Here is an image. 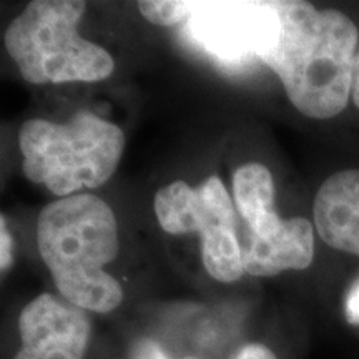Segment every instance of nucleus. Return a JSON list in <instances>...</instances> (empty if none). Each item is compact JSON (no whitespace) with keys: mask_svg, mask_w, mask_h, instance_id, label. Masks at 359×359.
<instances>
[{"mask_svg":"<svg viewBox=\"0 0 359 359\" xmlns=\"http://www.w3.org/2000/svg\"><path fill=\"white\" fill-rule=\"evenodd\" d=\"M235 359H278V358L271 349L263 346V344L251 343V344H246L245 348H241L235 356Z\"/></svg>","mask_w":359,"mask_h":359,"instance_id":"14","label":"nucleus"},{"mask_svg":"<svg viewBox=\"0 0 359 359\" xmlns=\"http://www.w3.org/2000/svg\"><path fill=\"white\" fill-rule=\"evenodd\" d=\"M83 2L35 0L7 27L6 47L29 83L100 82L115 70L114 58L100 45L77 32Z\"/></svg>","mask_w":359,"mask_h":359,"instance_id":"4","label":"nucleus"},{"mask_svg":"<svg viewBox=\"0 0 359 359\" xmlns=\"http://www.w3.org/2000/svg\"><path fill=\"white\" fill-rule=\"evenodd\" d=\"M154 208L160 226L170 235L200 231L201 257L206 273L222 283H233L245 275L238 240L235 203L218 177L206 178L191 188L178 182L160 188Z\"/></svg>","mask_w":359,"mask_h":359,"instance_id":"5","label":"nucleus"},{"mask_svg":"<svg viewBox=\"0 0 359 359\" xmlns=\"http://www.w3.org/2000/svg\"><path fill=\"white\" fill-rule=\"evenodd\" d=\"M19 148L25 177L65 198L109 182L123 155L125 133L98 115L79 111L65 123L25 122Z\"/></svg>","mask_w":359,"mask_h":359,"instance_id":"3","label":"nucleus"},{"mask_svg":"<svg viewBox=\"0 0 359 359\" xmlns=\"http://www.w3.org/2000/svg\"><path fill=\"white\" fill-rule=\"evenodd\" d=\"M346 311H348L349 321L359 323V281L353 286L351 293H349V296H348Z\"/></svg>","mask_w":359,"mask_h":359,"instance_id":"15","label":"nucleus"},{"mask_svg":"<svg viewBox=\"0 0 359 359\" xmlns=\"http://www.w3.org/2000/svg\"><path fill=\"white\" fill-rule=\"evenodd\" d=\"M233 200L243 226L238 230L268 241L285 230L288 219L275 210V182L262 163H246L233 175Z\"/></svg>","mask_w":359,"mask_h":359,"instance_id":"10","label":"nucleus"},{"mask_svg":"<svg viewBox=\"0 0 359 359\" xmlns=\"http://www.w3.org/2000/svg\"><path fill=\"white\" fill-rule=\"evenodd\" d=\"M187 30L213 57L243 64L271 52L281 22L276 2H198Z\"/></svg>","mask_w":359,"mask_h":359,"instance_id":"6","label":"nucleus"},{"mask_svg":"<svg viewBox=\"0 0 359 359\" xmlns=\"http://www.w3.org/2000/svg\"><path fill=\"white\" fill-rule=\"evenodd\" d=\"M351 100L354 105L359 109V48L356 53V60H354V70H353V85H351Z\"/></svg>","mask_w":359,"mask_h":359,"instance_id":"16","label":"nucleus"},{"mask_svg":"<svg viewBox=\"0 0 359 359\" xmlns=\"http://www.w3.org/2000/svg\"><path fill=\"white\" fill-rule=\"evenodd\" d=\"M280 39L262 58L280 77L294 109L309 118L339 115L351 100L358 29L336 8L299 0L276 2Z\"/></svg>","mask_w":359,"mask_h":359,"instance_id":"1","label":"nucleus"},{"mask_svg":"<svg viewBox=\"0 0 359 359\" xmlns=\"http://www.w3.org/2000/svg\"><path fill=\"white\" fill-rule=\"evenodd\" d=\"M313 217L327 246L359 257V170H341L325 180L314 196Z\"/></svg>","mask_w":359,"mask_h":359,"instance_id":"8","label":"nucleus"},{"mask_svg":"<svg viewBox=\"0 0 359 359\" xmlns=\"http://www.w3.org/2000/svg\"><path fill=\"white\" fill-rule=\"evenodd\" d=\"M245 273L276 276L288 269H306L314 258V230L309 219L294 217L280 235L263 241L238 230Z\"/></svg>","mask_w":359,"mask_h":359,"instance_id":"9","label":"nucleus"},{"mask_svg":"<svg viewBox=\"0 0 359 359\" xmlns=\"http://www.w3.org/2000/svg\"><path fill=\"white\" fill-rule=\"evenodd\" d=\"M198 2H160V0H143L138 11L148 22L156 25H177L187 22L196 11Z\"/></svg>","mask_w":359,"mask_h":359,"instance_id":"11","label":"nucleus"},{"mask_svg":"<svg viewBox=\"0 0 359 359\" xmlns=\"http://www.w3.org/2000/svg\"><path fill=\"white\" fill-rule=\"evenodd\" d=\"M37 245L67 302L110 313L123 302L122 286L105 271L118 257V224L105 201L77 193L47 205L37 222Z\"/></svg>","mask_w":359,"mask_h":359,"instance_id":"2","label":"nucleus"},{"mask_svg":"<svg viewBox=\"0 0 359 359\" xmlns=\"http://www.w3.org/2000/svg\"><path fill=\"white\" fill-rule=\"evenodd\" d=\"M12 263V238L7 230L6 217L0 218V266L2 271L11 266Z\"/></svg>","mask_w":359,"mask_h":359,"instance_id":"13","label":"nucleus"},{"mask_svg":"<svg viewBox=\"0 0 359 359\" xmlns=\"http://www.w3.org/2000/svg\"><path fill=\"white\" fill-rule=\"evenodd\" d=\"M130 359H170L155 341L142 339L135 344Z\"/></svg>","mask_w":359,"mask_h":359,"instance_id":"12","label":"nucleus"},{"mask_svg":"<svg viewBox=\"0 0 359 359\" xmlns=\"http://www.w3.org/2000/svg\"><path fill=\"white\" fill-rule=\"evenodd\" d=\"M90 331L83 309L53 294H40L22 309L20 349L13 359H83Z\"/></svg>","mask_w":359,"mask_h":359,"instance_id":"7","label":"nucleus"}]
</instances>
